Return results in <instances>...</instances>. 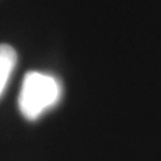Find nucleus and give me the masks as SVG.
Returning <instances> with one entry per match:
<instances>
[{"label":"nucleus","instance_id":"2","mask_svg":"<svg viewBox=\"0 0 161 161\" xmlns=\"http://www.w3.org/2000/svg\"><path fill=\"white\" fill-rule=\"evenodd\" d=\"M16 64H17L16 50L8 44H0V97L5 91Z\"/></svg>","mask_w":161,"mask_h":161},{"label":"nucleus","instance_id":"1","mask_svg":"<svg viewBox=\"0 0 161 161\" xmlns=\"http://www.w3.org/2000/svg\"><path fill=\"white\" fill-rule=\"evenodd\" d=\"M62 88L60 81L52 74L28 72L23 79L18 97L20 114L29 121H35L60 102Z\"/></svg>","mask_w":161,"mask_h":161}]
</instances>
